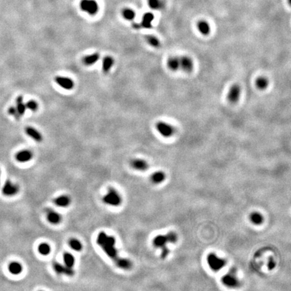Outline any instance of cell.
Returning <instances> with one entry per match:
<instances>
[{"instance_id": "1", "label": "cell", "mask_w": 291, "mask_h": 291, "mask_svg": "<svg viewBox=\"0 0 291 291\" xmlns=\"http://www.w3.org/2000/svg\"><path fill=\"white\" fill-rule=\"evenodd\" d=\"M96 243L120 268L123 270H129L131 268L132 263L130 260L118 256V253L115 247V239L114 237L108 236L104 232H101L98 235Z\"/></svg>"}, {"instance_id": "2", "label": "cell", "mask_w": 291, "mask_h": 291, "mask_svg": "<svg viewBox=\"0 0 291 291\" xmlns=\"http://www.w3.org/2000/svg\"><path fill=\"white\" fill-rule=\"evenodd\" d=\"M177 241V235L174 232H169L164 235L159 234L154 237L153 244L154 247L161 249V257L166 258L169 254L167 245L169 243H175Z\"/></svg>"}, {"instance_id": "3", "label": "cell", "mask_w": 291, "mask_h": 291, "mask_svg": "<svg viewBox=\"0 0 291 291\" xmlns=\"http://www.w3.org/2000/svg\"><path fill=\"white\" fill-rule=\"evenodd\" d=\"M103 202L106 204L112 206H118L121 204L122 199L115 189L113 188H109L107 195L104 196Z\"/></svg>"}, {"instance_id": "4", "label": "cell", "mask_w": 291, "mask_h": 291, "mask_svg": "<svg viewBox=\"0 0 291 291\" xmlns=\"http://www.w3.org/2000/svg\"><path fill=\"white\" fill-rule=\"evenodd\" d=\"M207 262L210 268L215 272L219 271L226 265V261L225 260L218 257L213 253L208 255Z\"/></svg>"}, {"instance_id": "5", "label": "cell", "mask_w": 291, "mask_h": 291, "mask_svg": "<svg viewBox=\"0 0 291 291\" xmlns=\"http://www.w3.org/2000/svg\"><path fill=\"white\" fill-rule=\"evenodd\" d=\"M80 7L82 10L90 16H95L99 11V4L95 0H81Z\"/></svg>"}, {"instance_id": "6", "label": "cell", "mask_w": 291, "mask_h": 291, "mask_svg": "<svg viewBox=\"0 0 291 291\" xmlns=\"http://www.w3.org/2000/svg\"><path fill=\"white\" fill-rule=\"evenodd\" d=\"M157 131L162 136L169 137L172 136L175 132V129L171 125L164 121H159L156 125Z\"/></svg>"}, {"instance_id": "7", "label": "cell", "mask_w": 291, "mask_h": 291, "mask_svg": "<svg viewBox=\"0 0 291 291\" xmlns=\"http://www.w3.org/2000/svg\"><path fill=\"white\" fill-rule=\"evenodd\" d=\"M241 94V90L239 85L237 84L232 85L227 94L228 101L231 103H236L239 101Z\"/></svg>"}, {"instance_id": "8", "label": "cell", "mask_w": 291, "mask_h": 291, "mask_svg": "<svg viewBox=\"0 0 291 291\" xmlns=\"http://www.w3.org/2000/svg\"><path fill=\"white\" fill-rule=\"evenodd\" d=\"M19 192V187L18 185L13 183L12 182L7 181L5 182L2 189L4 195L6 196H15Z\"/></svg>"}, {"instance_id": "9", "label": "cell", "mask_w": 291, "mask_h": 291, "mask_svg": "<svg viewBox=\"0 0 291 291\" xmlns=\"http://www.w3.org/2000/svg\"><path fill=\"white\" fill-rule=\"evenodd\" d=\"M55 82L63 89L70 90L73 89L74 87V82H73L72 79L67 77H62V76H57L55 79Z\"/></svg>"}, {"instance_id": "10", "label": "cell", "mask_w": 291, "mask_h": 291, "mask_svg": "<svg viewBox=\"0 0 291 291\" xmlns=\"http://www.w3.org/2000/svg\"><path fill=\"white\" fill-rule=\"evenodd\" d=\"M179 60H180V68L183 72L187 73L192 72L193 69V61L192 58L185 55L179 58Z\"/></svg>"}, {"instance_id": "11", "label": "cell", "mask_w": 291, "mask_h": 291, "mask_svg": "<svg viewBox=\"0 0 291 291\" xmlns=\"http://www.w3.org/2000/svg\"><path fill=\"white\" fill-rule=\"evenodd\" d=\"M222 282L225 286L228 287H236L238 286L239 281L233 273H228L222 278Z\"/></svg>"}, {"instance_id": "12", "label": "cell", "mask_w": 291, "mask_h": 291, "mask_svg": "<svg viewBox=\"0 0 291 291\" xmlns=\"http://www.w3.org/2000/svg\"><path fill=\"white\" fill-rule=\"evenodd\" d=\"M53 269L58 274H65L68 276H72L74 274V271L72 267H69L66 265H61L58 263L53 264Z\"/></svg>"}, {"instance_id": "13", "label": "cell", "mask_w": 291, "mask_h": 291, "mask_svg": "<svg viewBox=\"0 0 291 291\" xmlns=\"http://www.w3.org/2000/svg\"><path fill=\"white\" fill-rule=\"evenodd\" d=\"M32 157H33V154L32 152L28 150H23L16 154V159L20 163H26L31 160Z\"/></svg>"}, {"instance_id": "14", "label": "cell", "mask_w": 291, "mask_h": 291, "mask_svg": "<svg viewBox=\"0 0 291 291\" xmlns=\"http://www.w3.org/2000/svg\"><path fill=\"white\" fill-rule=\"evenodd\" d=\"M25 132L27 136L31 137L36 142H40L43 140V136L40 132L36 129L32 127H26L25 128Z\"/></svg>"}, {"instance_id": "15", "label": "cell", "mask_w": 291, "mask_h": 291, "mask_svg": "<svg viewBox=\"0 0 291 291\" xmlns=\"http://www.w3.org/2000/svg\"><path fill=\"white\" fill-rule=\"evenodd\" d=\"M131 165L134 169L137 170H146L148 169V164L144 160L140 159V158H136L134 159L131 162Z\"/></svg>"}, {"instance_id": "16", "label": "cell", "mask_w": 291, "mask_h": 291, "mask_svg": "<svg viewBox=\"0 0 291 291\" xmlns=\"http://www.w3.org/2000/svg\"><path fill=\"white\" fill-rule=\"evenodd\" d=\"M167 67L172 72L177 71L180 69V60L177 57H171L167 60Z\"/></svg>"}, {"instance_id": "17", "label": "cell", "mask_w": 291, "mask_h": 291, "mask_svg": "<svg viewBox=\"0 0 291 291\" xmlns=\"http://www.w3.org/2000/svg\"><path fill=\"white\" fill-rule=\"evenodd\" d=\"M47 220L53 225H57L61 222V216L60 214L57 213L56 212L50 210L47 214Z\"/></svg>"}, {"instance_id": "18", "label": "cell", "mask_w": 291, "mask_h": 291, "mask_svg": "<svg viewBox=\"0 0 291 291\" xmlns=\"http://www.w3.org/2000/svg\"><path fill=\"white\" fill-rule=\"evenodd\" d=\"M197 28H198L199 32L203 35H208L210 34V26L208 23L205 21V20H200L199 21L198 24H197Z\"/></svg>"}, {"instance_id": "19", "label": "cell", "mask_w": 291, "mask_h": 291, "mask_svg": "<svg viewBox=\"0 0 291 291\" xmlns=\"http://www.w3.org/2000/svg\"><path fill=\"white\" fill-rule=\"evenodd\" d=\"M100 58V55L98 53H95L91 54L89 55H87V56H85L83 58V63L86 66H92L95 63H96L97 61H99Z\"/></svg>"}, {"instance_id": "20", "label": "cell", "mask_w": 291, "mask_h": 291, "mask_svg": "<svg viewBox=\"0 0 291 291\" xmlns=\"http://www.w3.org/2000/svg\"><path fill=\"white\" fill-rule=\"evenodd\" d=\"M22 266L19 262L13 261L8 266V270L11 274L14 275H18L22 272Z\"/></svg>"}, {"instance_id": "21", "label": "cell", "mask_w": 291, "mask_h": 291, "mask_svg": "<svg viewBox=\"0 0 291 291\" xmlns=\"http://www.w3.org/2000/svg\"><path fill=\"white\" fill-rule=\"evenodd\" d=\"M255 84L257 89L260 90H266L267 88L268 87L269 81L266 77L260 76V77H258L256 80H255Z\"/></svg>"}, {"instance_id": "22", "label": "cell", "mask_w": 291, "mask_h": 291, "mask_svg": "<svg viewBox=\"0 0 291 291\" xmlns=\"http://www.w3.org/2000/svg\"><path fill=\"white\" fill-rule=\"evenodd\" d=\"M154 15L152 13H146L143 16L142 26L145 28H150L152 27V22L154 20Z\"/></svg>"}, {"instance_id": "23", "label": "cell", "mask_w": 291, "mask_h": 291, "mask_svg": "<svg viewBox=\"0 0 291 291\" xmlns=\"http://www.w3.org/2000/svg\"><path fill=\"white\" fill-rule=\"evenodd\" d=\"M54 202L57 206L64 208V207L68 206L70 204V202H71V200H70V199L68 196H59L56 199H55Z\"/></svg>"}, {"instance_id": "24", "label": "cell", "mask_w": 291, "mask_h": 291, "mask_svg": "<svg viewBox=\"0 0 291 291\" xmlns=\"http://www.w3.org/2000/svg\"><path fill=\"white\" fill-rule=\"evenodd\" d=\"M114 65V60L111 56H107L102 61V70L105 73H108Z\"/></svg>"}, {"instance_id": "25", "label": "cell", "mask_w": 291, "mask_h": 291, "mask_svg": "<svg viewBox=\"0 0 291 291\" xmlns=\"http://www.w3.org/2000/svg\"><path fill=\"white\" fill-rule=\"evenodd\" d=\"M251 222L255 225H260L264 222V217L262 214L258 212H254L249 216Z\"/></svg>"}, {"instance_id": "26", "label": "cell", "mask_w": 291, "mask_h": 291, "mask_svg": "<svg viewBox=\"0 0 291 291\" xmlns=\"http://www.w3.org/2000/svg\"><path fill=\"white\" fill-rule=\"evenodd\" d=\"M165 177V174L163 172L157 171L151 175L150 179L153 183L159 184L164 181Z\"/></svg>"}, {"instance_id": "27", "label": "cell", "mask_w": 291, "mask_h": 291, "mask_svg": "<svg viewBox=\"0 0 291 291\" xmlns=\"http://www.w3.org/2000/svg\"><path fill=\"white\" fill-rule=\"evenodd\" d=\"M16 108L18 111L19 114L20 115V116L24 115L26 109V105L24 103V101H23V96H18L16 100Z\"/></svg>"}, {"instance_id": "28", "label": "cell", "mask_w": 291, "mask_h": 291, "mask_svg": "<svg viewBox=\"0 0 291 291\" xmlns=\"http://www.w3.org/2000/svg\"><path fill=\"white\" fill-rule=\"evenodd\" d=\"M63 261L64 265L69 267H72L74 265L75 259L73 255L70 253H65L63 254Z\"/></svg>"}, {"instance_id": "29", "label": "cell", "mask_w": 291, "mask_h": 291, "mask_svg": "<svg viewBox=\"0 0 291 291\" xmlns=\"http://www.w3.org/2000/svg\"><path fill=\"white\" fill-rule=\"evenodd\" d=\"M122 16L125 20H133L136 18V13L131 9L125 8L122 10Z\"/></svg>"}, {"instance_id": "30", "label": "cell", "mask_w": 291, "mask_h": 291, "mask_svg": "<svg viewBox=\"0 0 291 291\" xmlns=\"http://www.w3.org/2000/svg\"><path fill=\"white\" fill-rule=\"evenodd\" d=\"M69 245L71 247V248L73 250L76 251H80L82 249V243L76 239H72L70 240Z\"/></svg>"}, {"instance_id": "31", "label": "cell", "mask_w": 291, "mask_h": 291, "mask_svg": "<svg viewBox=\"0 0 291 291\" xmlns=\"http://www.w3.org/2000/svg\"><path fill=\"white\" fill-rule=\"evenodd\" d=\"M38 249H39L40 254L43 255H47L51 252V247H50L49 244L45 243L40 244Z\"/></svg>"}, {"instance_id": "32", "label": "cell", "mask_w": 291, "mask_h": 291, "mask_svg": "<svg viewBox=\"0 0 291 291\" xmlns=\"http://www.w3.org/2000/svg\"><path fill=\"white\" fill-rule=\"evenodd\" d=\"M148 5L152 10H160L163 8V2L160 0H148Z\"/></svg>"}, {"instance_id": "33", "label": "cell", "mask_w": 291, "mask_h": 291, "mask_svg": "<svg viewBox=\"0 0 291 291\" xmlns=\"http://www.w3.org/2000/svg\"><path fill=\"white\" fill-rule=\"evenodd\" d=\"M146 40L148 41L149 45H151L152 47H158L160 45L159 40H158L156 37L151 36V35H150V36H147Z\"/></svg>"}, {"instance_id": "34", "label": "cell", "mask_w": 291, "mask_h": 291, "mask_svg": "<svg viewBox=\"0 0 291 291\" xmlns=\"http://www.w3.org/2000/svg\"><path fill=\"white\" fill-rule=\"evenodd\" d=\"M25 105L26 108H28V109L32 111H36L38 109L37 102L33 101V100H31V101H28Z\"/></svg>"}, {"instance_id": "35", "label": "cell", "mask_w": 291, "mask_h": 291, "mask_svg": "<svg viewBox=\"0 0 291 291\" xmlns=\"http://www.w3.org/2000/svg\"><path fill=\"white\" fill-rule=\"evenodd\" d=\"M8 113L14 117L16 120H19L20 118V115L19 114L18 111L16 107H10L8 109Z\"/></svg>"}, {"instance_id": "36", "label": "cell", "mask_w": 291, "mask_h": 291, "mask_svg": "<svg viewBox=\"0 0 291 291\" xmlns=\"http://www.w3.org/2000/svg\"><path fill=\"white\" fill-rule=\"evenodd\" d=\"M0 175H1V173H0Z\"/></svg>"}]
</instances>
